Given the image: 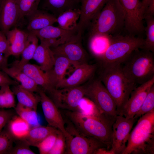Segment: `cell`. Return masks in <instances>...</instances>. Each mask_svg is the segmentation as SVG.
Listing matches in <instances>:
<instances>
[{
  "instance_id": "cell-45",
  "label": "cell",
  "mask_w": 154,
  "mask_h": 154,
  "mask_svg": "<svg viewBox=\"0 0 154 154\" xmlns=\"http://www.w3.org/2000/svg\"><path fill=\"white\" fill-rule=\"evenodd\" d=\"M8 58L0 53V71L2 70L4 68L8 67Z\"/></svg>"
},
{
  "instance_id": "cell-31",
  "label": "cell",
  "mask_w": 154,
  "mask_h": 154,
  "mask_svg": "<svg viewBox=\"0 0 154 154\" xmlns=\"http://www.w3.org/2000/svg\"><path fill=\"white\" fill-rule=\"evenodd\" d=\"M81 14L80 9L66 11L56 18L58 27L66 30H72L77 28L78 21Z\"/></svg>"
},
{
  "instance_id": "cell-5",
  "label": "cell",
  "mask_w": 154,
  "mask_h": 154,
  "mask_svg": "<svg viewBox=\"0 0 154 154\" xmlns=\"http://www.w3.org/2000/svg\"><path fill=\"white\" fill-rule=\"evenodd\" d=\"M121 65L127 78L137 85L142 84L154 77V53L151 51L137 49Z\"/></svg>"
},
{
  "instance_id": "cell-1",
  "label": "cell",
  "mask_w": 154,
  "mask_h": 154,
  "mask_svg": "<svg viewBox=\"0 0 154 154\" xmlns=\"http://www.w3.org/2000/svg\"><path fill=\"white\" fill-rule=\"evenodd\" d=\"M64 112L66 119L81 133L98 140L108 149L111 148L115 119L102 113L94 104L86 111Z\"/></svg>"
},
{
  "instance_id": "cell-4",
  "label": "cell",
  "mask_w": 154,
  "mask_h": 154,
  "mask_svg": "<svg viewBox=\"0 0 154 154\" xmlns=\"http://www.w3.org/2000/svg\"><path fill=\"white\" fill-rule=\"evenodd\" d=\"M154 153V110L139 117L122 154Z\"/></svg>"
},
{
  "instance_id": "cell-24",
  "label": "cell",
  "mask_w": 154,
  "mask_h": 154,
  "mask_svg": "<svg viewBox=\"0 0 154 154\" xmlns=\"http://www.w3.org/2000/svg\"><path fill=\"white\" fill-rule=\"evenodd\" d=\"M2 70L20 84L23 88L34 92H38L40 87L19 68L11 65L10 67L4 68Z\"/></svg>"
},
{
  "instance_id": "cell-8",
  "label": "cell",
  "mask_w": 154,
  "mask_h": 154,
  "mask_svg": "<svg viewBox=\"0 0 154 154\" xmlns=\"http://www.w3.org/2000/svg\"><path fill=\"white\" fill-rule=\"evenodd\" d=\"M91 79L86 85L85 96L100 112L115 119L117 115L116 104L112 98L99 78Z\"/></svg>"
},
{
  "instance_id": "cell-35",
  "label": "cell",
  "mask_w": 154,
  "mask_h": 154,
  "mask_svg": "<svg viewBox=\"0 0 154 154\" xmlns=\"http://www.w3.org/2000/svg\"><path fill=\"white\" fill-rule=\"evenodd\" d=\"M9 86L0 87V108H14L16 106L14 94Z\"/></svg>"
},
{
  "instance_id": "cell-9",
  "label": "cell",
  "mask_w": 154,
  "mask_h": 154,
  "mask_svg": "<svg viewBox=\"0 0 154 154\" xmlns=\"http://www.w3.org/2000/svg\"><path fill=\"white\" fill-rule=\"evenodd\" d=\"M86 85L62 89L54 88L46 94L58 108L79 111L80 100L85 96Z\"/></svg>"
},
{
  "instance_id": "cell-43",
  "label": "cell",
  "mask_w": 154,
  "mask_h": 154,
  "mask_svg": "<svg viewBox=\"0 0 154 154\" xmlns=\"http://www.w3.org/2000/svg\"><path fill=\"white\" fill-rule=\"evenodd\" d=\"M16 81L12 79L5 72L2 70L0 71V86L8 85H15L19 84Z\"/></svg>"
},
{
  "instance_id": "cell-13",
  "label": "cell",
  "mask_w": 154,
  "mask_h": 154,
  "mask_svg": "<svg viewBox=\"0 0 154 154\" xmlns=\"http://www.w3.org/2000/svg\"><path fill=\"white\" fill-rule=\"evenodd\" d=\"M137 119L117 115L112 125L111 149L114 154H122L125 149L131 130Z\"/></svg>"
},
{
  "instance_id": "cell-39",
  "label": "cell",
  "mask_w": 154,
  "mask_h": 154,
  "mask_svg": "<svg viewBox=\"0 0 154 154\" xmlns=\"http://www.w3.org/2000/svg\"><path fill=\"white\" fill-rule=\"evenodd\" d=\"M66 145V137L63 134L58 130L54 144L48 154L64 153Z\"/></svg>"
},
{
  "instance_id": "cell-40",
  "label": "cell",
  "mask_w": 154,
  "mask_h": 154,
  "mask_svg": "<svg viewBox=\"0 0 154 154\" xmlns=\"http://www.w3.org/2000/svg\"><path fill=\"white\" fill-rule=\"evenodd\" d=\"M15 145L13 146L9 154H35L30 148V146L24 139L16 140Z\"/></svg>"
},
{
  "instance_id": "cell-17",
  "label": "cell",
  "mask_w": 154,
  "mask_h": 154,
  "mask_svg": "<svg viewBox=\"0 0 154 154\" xmlns=\"http://www.w3.org/2000/svg\"><path fill=\"white\" fill-rule=\"evenodd\" d=\"M96 64L86 63L76 68L72 74L68 78H64L56 87L62 89L76 87L81 85L93 77L97 68Z\"/></svg>"
},
{
  "instance_id": "cell-22",
  "label": "cell",
  "mask_w": 154,
  "mask_h": 154,
  "mask_svg": "<svg viewBox=\"0 0 154 154\" xmlns=\"http://www.w3.org/2000/svg\"><path fill=\"white\" fill-rule=\"evenodd\" d=\"M29 33L17 28L10 30L5 34L9 44V56L21 55L25 46Z\"/></svg>"
},
{
  "instance_id": "cell-42",
  "label": "cell",
  "mask_w": 154,
  "mask_h": 154,
  "mask_svg": "<svg viewBox=\"0 0 154 154\" xmlns=\"http://www.w3.org/2000/svg\"><path fill=\"white\" fill-rule=\"evenodd\" d=\"M0 53L3 54L7 57L9 56V44L5 34L0 30Z\"/></svg>"
},
{
  "instance_id": "cell-23",
  "label": "cell",
  "mask_w": 154,
  "mask_h": 154,
  "mask_svg": "<svg viewBox=\"0 0 154 154\" xmlns=\"http://www.w3.org/2000/svg\"><path fill=\"white\" fill-rule=\"evenodd\" d=\"M33 59L39 64L42 70L46 72L52 69L55 61L54 53L50 47L42 42L38 45Z\"/></svg>"
},
{
  "instance_id": "cell-32",
  "label": "cell",
  "mask_w": 154,
  "mask_h": 154,
  "mask_svg": "<svg viewBox=\"0 0 154 154\" xmlns=\"http://www.w3.org/2000/svg\"><path fill=\"white\" fill-rule=\"evenodd\" d=\"M14 108L18 115L27 122L31 127L39 125L37 110L18 103Z\"/></svg>"
},
{
  "instance_id": "cell-6",
  "label": "cell",
  "mask_w": 154,
  "mask_h": 154,
  "mask_svg": "<svg viewBox=\"0 0 154 154\" xmlns=\"http://www.w3.org/2000/svg\"><path fill=\"white\" fill-rule=\"evenodd\" d=\"M144 39L129 35L113 36L106 50L98 58L101 65L121 64L132 52L142 48Z\"/></svg>"
},
{
  "instance_id": "cell-26",
  "label": "cell",
  "mask_w": 154,
  "mask_h": 154,
  "mask_svg": "<svg viewBox=\"0 0 154 154\" xmlns=\"http://www.w3.org/2000/svg\"><path fill=\"white\" fill-rule=\"evenodd\" d=\"M15 141L24 139L31 127L19 116L14 115L5 127Z\"/></svg>"
},
{
  "instance_id": "cell-34",
  "label": "cell",
  "mask_w": 154,
  "mask_h": 154,
  "mask_svg": "<svg viewBox=\"0 0 154 154\" xmlns=\"http://www.w3.org/2000/svg\"><path fill=\"white\" fill-rule=\"evenodd\" d=\"M19 13V20L38 8L41 0H15Z\"/></svg>"
},
{
  "instance_id": "cell-12",
  "label": "cell",
  "mask_w": 154,
  "mask_h": 154,
  "mask_svg": "<svg viewBox=\"0 0 154 154\" xmlns=\"http://www.w3.org/2000/svg\"><path fill=\"white\" fill-rule=\"evenodd\" d=\"M82 35L56 47L50 48L54 55L64 56L68 59L76 68L87 63L88 55L82 44Z\"/></svg>"
},
{
  "instance_id": "cell-11",
  "label": "cell",
  "mask_w": 154,
  "mask_h": 154,
  "mask_svg": "<svg viewBox=\"0 0 154 154\" xmlns=\"http://www.w3.org/2000/svg\"><path fill=\"white\" fill-rule=\"evenodd\" d=\"M35 35L40 42L50 48L56 47L70 41L82 34L77 29L72 30H66L59 27L49 25L41 29L28 31Z\"/></svg>"
},
{
  "instance_id": "cell-21",
  "label": "cell",
  "mask_w": 154,
  "mask_h": 154,
  "mask_svg": "<svg viewBox=\"0 0 154 154\" xmlns=\"http://www.w3.org/2000/svg\"><path fill=\"white\" fill-rule=\"evenodd\" d=\"M81 0H41L39 6L56 18L67 10L80 9Z\"/></svg>"
},
{
  "instance_id": "cell-10",
  "label": "cell",
  "mask_w": 154,
  "mask_h": 154,
  "mask_svg": "<svg viewBox=\"0 0 154 154\" xmlns=\"http://www.w3.org/2000/svg\"><path fill=\"white\" fill-rule=\"evenodd\" d=\"M125 13L124 29L127 35L140 37L145 32L143 19L140 15V0H118Z\"/></svg>"
},
{
  "instance_id": "cell-3",
  "label": "cell",
  "mask_w": 154,
  "mask_h": 154,
  "mask_svg": "<svg viewBox=\"0 0 154 154\" xmlns=\"http://www.w3.org/2000/svg\"><path fill=\"white\" fill-rule=\"evenodd\" d=\"M125 23V11L119 1L109 0L88 28V36L121 35L124 29Z\"/></svg>"
},
{
  "instance_id": "cell-30",
  "label": "cell",
  "mask_w": 154,
  "mask_h": 154,
  "mask_svg": "<svg viewBox=\"0 0 154 154\" xmlns=\"http://www.w3.org/2000/svg\"><path fill=\"white\" fill-rule=\"evenodd\" d=\"M29 33L27 43L21 54V60L13 61L10 65L20 68L23 65L29 63L31 60L33 59L38 45V38L35 35L29 32Z\"/></svg>"
},
{
  "instance_id": "cell-19",
  "label": "cell",
  "mask_w": 154,
  "mask_h": 154,
  "mask_svg": "<svg viewBox=\"0 0 154 154\" xmlns=\"http://www.w3.org/2000/svg\"><path fill=\"white\" fill-rule=\"evenodd\" d=\"M19 68L40 86L46 93L55 88L52 85L48 73L42 70L39 66L28 63Z\"/></svg>"
},
{
  "instance_id": "cell-18",
  "label": "cell",
  "mask_w": 154,
  "mask_h": 154,
  "mask_svg": "<svg viewBox=\"0 0 154 154\" xmlns=\"http://www.w3.org/2000/svg\"><path fill=\"white\" fill-rule=\"evenodd\" d=\"M19 21L15 0H2L0 9V29L5 35Z\"/></svg>"
},
{
  "instance_id": "cell-15",
  "label": "cell",
  "mask_w": 154,
  "mask_h": 154,
  "mask_svg": "<svg viewBox=\"0 0 154 154\" xmlns=\"http://www.w3.org/2000/svg\"><path fill=\"white\" fill-rule=\"evenodd\" d=\"M154 85V77L136 87L117 115L127 118H133L139 111L151 87Z\"/></svg>"
},
{
  "instance_id": "cell-41",
  "label": "cell",
  "mask_w": 154,
  "mask_h": 154,
  "mask_svg": "<svg viewBox=\"0 0 154 154\" xmlns=\"http://www.w3.org/2000/svg\"><path fill=\"white\" fill-rule=\"evenodd\" d=\"M14 115V112L12 110H0V132Z\"/></svg>"
},
{
  "instance_id": "cell-48",
  "label": "cell",
  "mask_w": 154,
  "mask_h": 154,
  "mask_svg": "<svg viewBox=\"0 0 154 154\" xmlns=\"http://www.w3.org/2000/svg\"><path fill=\"white\" fill-rule=\"evenodd\" d=\"M2 1V0H0V9Z\"/></svg>"
},
{
  "instance_id": "cell-38",
  "label": "cell",
  "mask_w": 154,
  "mask_h": 154,
  "mask_svg": "<svg viewBox=\"0 0 154 154\" xmlns=\"http://www.w3.org/2000/svg\"><path fill=\"white\" fill-rule=\"evenodd\" d=\"M58 130L48 135L37 145L40 154H49L56 141Z\"/></svg>"
},
{
  "instance_id": "cell-25",
  "label": "cell",
  "mask_w": 154,
  "mask_h": 154,
  "mask_svg": "<svg viewBox=\"0 0 154 154\" xmlns=\"http://www.w3.org/2000/svg\"><path fill=\"white\" fill-rule=\"evenodd\" d=\"M54 56L55 61L53 67L51 71L47 73L52 85L56 88L59 83L65 78L64 76L67 70L70 65H72L68 59L64 56Z\"/></svg>"
},
{
  "instance_id": "cell-27",
  "label": "cell",
  "mask_w": 154,
  "mask_h": 154,
  "mask_svg": "<svg viewBox=\"0 0 154 154\" xmlns=\"http://www.w3.org/2000/svg\"><path fill=\"white\" fill-rule=\"evenodd\" d=\"M11 89L17 98L18 103L24 106L37 110L40 102L39 95L26 90L19 84L13 86Z\"/></svg>"
},
{
  "instance_id": "cell-33",
  "label": "cell",
  "mask_w": 154,
  "mask_h": 154,
  "mask_svg": "<svg viewBox=\"0 0 154 154\" xmlns=\"http://www.w3.org/2000/svg\"><path fill=\"white\" fill-rule=\"evenodd\" d=\"M144 19L146 23L145 27L146 37L144 39V42L141 48L154 52V17L150 16H145Z\"/></svg>"
},
{
  "instance_id": "cell-28",
  "label": "cell",
  "mask_w": 154,
  "mask_h": 154,
  "mask_svg": "<svg viewBox=\"0 0 154 154\" xmlns=\"http://www.w3.org/2000/svg\"><path fill=\"white\" fill-rule=\"evenodd\" d=\"M113 36L97 34L88 37L90 50L98 59L105 51L111 42Z\"/></svg>"
},
{
  "instance_id": "cell-14",
  "label": "cell",
  "mask_w": 154,
  "mask_h": 154,
  "mask_svg": "<svg viewBox=\"0 0 154 154\" xmlns=\"http://www.w3.org/2000/svg\"><path fill=\"white\" fill-rule=\"evenodd\" d=\"M37 93L44 117L49 125L60 131L66 138H70V135L66 129L64 118L59 108L40 87Z\"/></svg>"
},
{
  "instance_id": "cell-46",
  "label": "cell",
  "mask_w": 154,
  "mask_h": 154,
  "mask_svg": "<svg viewBox=\"0 0 154 154\" xmlns=\"http://www.w3.org/2000/svg\"><path fill=\"white\" fill-rule=\"evenodd\" d=\"M150 0H142L141 2V6L140 9V15L143 20L144 13L148 6Z\"/></svg>"
},
{
  "instance_id": "cell-44",
  "label": "cell",
  "mask_w": 154,
  "mask_h": 154,
  "mask_svg": "<svg viewBox=\"0 0 154 154\" xmlns=\"http://www.w3.org/2000/svg\"><path fill=\"white\" fill-rule=\"evenodd\" d=\"M154 0H150L148 6L145 11L143 16L154 17Z\"/></svg>"
},
{
  "instance_id": "cell-2",
  "label": "cell",
  "mask_w": 154,
  "mask_h": 154,
  "mask_svg": "<svg viewBox=\"0 0 154 154\" xmlns=\"http://www.w3.org/2000/svg\"><path fill=\"white\" fill-rule=\"evenodd\" d=\"M101 66L99 78L115 102L117 114L137 85L127 78L123 71L121 64Z\"/></svg>"
},
{
  "instance_id": "cell-7",
  "label": "cell",
  "mask_w": 154,
  "mask_h": 154,
  "mask_svg": "<svg viewBox=\"0 0 154 154\" xmlns=\"http://www.w3.org/2000/svg\"><path fill=\"white\" fill-rule=\"evenodd\" d=\"M67 125L66 129L70 135L66 138V149L65 154H94L95 151L101 147H106L102 142L80 132L67 119H65Z\"/></svg>"
},
{
  "instance_id": "cell-47",
  "label": "cell",
  "mask_w": 154,
  "mask_h": 154,
  "mask_svg": "<svg viewBox=\"0 0 154 154\" xmlns=\"http://www.w3.org/2000/svg\"><path fill=\"white\" fill-rule=\"evenodd\" d=\"M94 154H114V153L111 149H109L106 147H101L97 149Z\"/></svg>"
},
{
  "instance_id": "cell-29",
  "label": "cell",
  "mask_w": 154,
  "mask_h": 154,
  "mask_svg": "<svg viewBox=\"0 0 154 154\" xmlns=\"http://www.w3.org/2000/svg\"><path fill=\"white\" fill-rule=\"evenodd\" d=\"M57 130L49 125L45 126L39 125L32 127L24 139L30 146L37 147L45 138Z\"/></svg>"
},
{
  "instance_id": "cell-20",
  "label": "cell",
  "mask_w": 154,
  "mask_h": 154,
  "mask_svg": "<svg viewBox=\"0 0 154 154\" xmlns=\"http://www.w3.org/2000/svg\"><path fill=\"white\" fill-rule=\"evenodd\" d=\"M28 31L41 29L56 22V17L48 12L42 9H37L27 16Z\"/></svg>"
},
{
  "instance_id": "cell-37",
  "label": "cell",
  "mask_w": 154,
  "mask_h": 154,
  "mask_svg": "<svg viewBox=\"0 0 154 154\" xmlns=\"http://www.w3.org/2000/svg\"><path fill=\"white\" fill-rule=\"evenodd\" d=\"M4 128L0 132V154H9L15 140Z\"/></svg>"
},
{
  "instance_id": "cell-36",
  "label": "cell",
  "mask_w": 154,
  "mask_h": 154,
  "mask_svg": "<svg viewBox=\"0 0 154 154\" xmlns=\"http://www.w3.org/2000/svg\"><path fill=\"white\" fill-rule=\"evenodd\" d=\"M154 110V85L151 88L146 98L134 117L136 119Z\"/></svg>"
},
{
  "instance_id": "cell-16",
  "label": "cell",
  "mask_w": 154,
  "mask_h": 154,
  "mask_svg": "<svg viewBox=\"0 0 154 154\" xmlns=\"http://www.w3.org/2000/svg\"><path fill=\"white\" fill-rule=\"evenodd\" d=\"M109 0H81V14L77 29L82 34Z\"/></svg>"
}]
</instances>
